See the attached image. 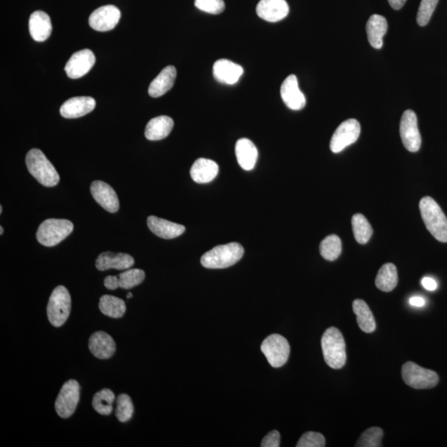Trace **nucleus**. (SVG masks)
I'll use <instances>...</instances> for the list:
<instances>
[{
	"instance_id": "f257e3e1",
	"label": "nucleus",
	"mask_w": 447,
	"mask_h": 447,
	"mask_svg": "<svg viewBox=\"0 0 447 447\" xmlns=\"http://www.w3.org/2000/svg\"><path fill=\"white\" fill-rule=\"evenodd\" d=\"M419 209L426 229L438 241L446 243L447 218L436 201L425 197L420 201Z\"/></svg>"
},
{
	"instance_id": "f03ea898",
	"label": "nucleus",
	"mask_w": 447,
	"mask_h": 447,
	"mask_svg": "<svg viewBox=\"0 0 447 447\" xmlns=\"http://www.w3.org/2000/svg\"><path fill=\"white\" fill-rule=\"evenodd\" d=\"M323 356L327 366L339 370L346 362V342L343 335L335 327L327 329L321 338Z\"/></svg>"
},
{
	"instance_id": "7ed1b4c3",
	"label": "nucleus",
	"mask_w": 447,
	"mask_h": 447,
	"mask_svg": "<svg viewBox=\"0 0 447 447\" xmlns=\"http://www.w3.org/2000/svg\"><path fill=\"white\" fill-rule=\"evenodd\" d=\"M244 248L236 242L223 244L203 255L201 263L203 267L210 269L226 268L233 266L242 259Z\"/></svg>"
},
{
	"instance_id": "20e7f679",
	"label": "nucleus",
	"mask_w": 447,
	"mask_h": 447,
	"mask_svg": "<svg viewBox=\"0 0 447 447\" xmlns=\"http://www.w3.org/2000/svg\"><path fill=\"white\" fill-rule=\"evenodd\" d=\"M26 165L28 172L41 185L52 188L60 181L56 168L40 149L33 148L28 152Z\"/></svg>"
},
{
	"instance_id": "39448f33",
	"label": "nucleus",
	"mask_w": 447,
	"mask_h": 447,
	"mask_svg": "<svg viewBox=\"0 0 447 447\" xmlns=\"http://www.w3.org/2000/svg\"><path fill=\"white\" fill-rule=\"evenodd\" d=\"M73 228L72 222L68 219H46L37 230V239L44 246H55L72 233Z\"/></svg>"
},
{
	"instance_id": "423d86ee",
	"label": "nucleus",
	"mask_w": 447,
	"mask_h": 447,
	"mask_svg": "<svg viewBox=\"0 0 447 447\" xmlns=\"http://www.w3.org/2000/svg\"><path fill=\"white\" fill-rule=\"evenodd\" d=\"M70 308L72 299L68 290L64 286H58L49 298L47 308L48 321L55 327L63 326L70 316Z\"/></svg>"
},
{
	"instance_id": "0eeeda50",
	"label": "nucleus",
	"mask_w": 447,
	"mask_h": 447,
	"mask_svg": "<svg viewBox=\"0 0 447 447\" xmlns=\"http://www.w3.org/2000/svg\"><path fill=\"white\" fill-rule=\"evenodd\" d=\"M401 377L406 384L415 389L433 388L439 382L436 372L410 361L405 363L401 368Z\"/></svg>"
},
{
	"instance_id": "6e6552de",
	"label": "nucleus",
	"mask_w": 447,
	"mask_h": 447,
	"mask_svg": "<svg viewBox=\"0 0 447 447\" xmlns=\"http://www.w3.org/2000/svg\"><path fill=\"white\" fill-rule=\"evenodd\" d=\"M261 350L273 368H279L288 362L290 346L287 339L279 334L269 335L261 345Z\"/></svg>"
},
{
	"instance_id": "1a4fd4ad",
	"label": "nucleus",
	"mask_w": 447,
	"mask_h": 447,
	"mask_svg": "<svg viewBox=\"0 0 447 447\" xmlns=\"http://www.w3.org/2000/svg\"><path fill=\"white\" fill-rule=\"evenodd\" d=\"M80 384L77 380L70 379L63 384L55 403L58 415L62 418H68L72 415L80 400Z\"/></svg>"
},
{
	"instance_id": "9d476101",
	"label": "nucleus",
	"mask_w": 447,
	"mask_h": 447,
	"mask_svg": "<svg viewBox=\"0 0 447 447\" xmlns=\"http://www.w3.org/2000/svg\"><path fill=\"white\" fill-rule=\"evenodd\" d=\"M399 131L401 142L408 151L416 152L419 150L421 138L419 130H418L415 112L411 110L404 112L401 116Z\"/></svg>"
},
{
	"instance_id": "9b49d317",
	"label": "nucleus",
	"mask_w": 447,
	"mask_h": 447,
	"mask_svg": "<svg viewBox=\"0 0 447 447\" xmlns=\"http://www.w3.org/2000/svg\"><path fill=\"white\" fill-rule=\"evenodd\" d=\"M360 135V124L357 120H346L335 131L331 138L330 148L334 153L341 152L346 147L358 140Z\"/></svg>"
},
{
	"instance_id": "f8f14e48",
	"label": "nucleus",
	"mask_w": 447,
	"mask_h": 447,
	"mask_svg": "<svg viewBox=\"0 0 447 447\" xmlns=\"http://www.w3.org/2000/svg\"><path fill=\"white\" fill-rule=\"evenodd\" d=\"M121 17L119 8L114 6H106L95 10L89 18V24L95 30L107 32L116 27Z\"/></svg>"
},
{
	"instance_id": "ddd939ff",
	"label": "nucleus",
	"mask_w": 447,
	"mask_h": 447,
	"mask_svg": "<svg viewBox=\"0 0 447 447\" xmlns=\"http://www.w3.org/2000/svg\"><path fill=\"white\" fill-rule=\"evenodd\" d=\"M95 63V57L90 49H83L74 53L65 66L69 78L78 79L88 73Z\"/></svg>"
},
{
	"instance_id": "4468645a",
	"label": "nucleus",
	"mask_w": 447,
	"mask_h": 447,
	"mask_svg": "<svg viewBox=\"0 0 447 447\" xmlns=\"http://www.w3.org/2000/svg\"><path fill=\"white\" fill-rule=\"evenodd\" d=\"M281 97L285 105L292 110H300L306 106V98L298 86L295 74H290L281 86Z\"/></svg>"
},
{
	"instance_id": "2eb2a0df",
	"label": "nucleus",
	"mask_w": 447,
	"mask_h": 447,
	"mask_svg": "<svg viewBox=\"0 0 447 447\" xmlns=\"http://www.w3.org/2000/svg\"><path fill=\"white\" fill-rule=\"evenodd\" d=\"M90 192L95 201L110 213L117 212L119 201L115 190L102 181H95L90 186Z\"/></svg>"
},
{
	"instance_id": "dca6fc26",
	"label": "nucleus",
	"mask_w": 447,
	"mask_h": 447,
	"mask_svg": "<svg viewBox=\"0 0 447 447\" xmlns=\"http://www.w3.org/2000/svg\"><path fill=\"white\" fill-rule=\"evenodd\" d=\"M256 12L260 19L276 23L288 16L289 6L286 0H260Z\"/></svg>"
},
{
	"instance_id": "f3484780",
	"label": "nucleus",
	"mask_w": 447,
	"mask_h": 447,
	"mask_svg": "<svg viewBox=\"0 0 447 447\" xmlns=\"http://www.w3.org/2000/svg\"><path fill=\"white\" fill-rule=\"evenodd\" d=\"M97 102L90 97H73L61 106L60 113L66 119H77L90 113L95 109Z\"/></svg>"
},
{
	"instance_id": "a211bd4d",
	"label": "nucleus",
	"mask_w": 447,
	"mask_h": 447,
	"mask_svg": "<svg viewBox=\"0 0 447 447\" xmlns=\"http://www.w3.org/2000/svg\"><path fill=\"white\" fill-rule=\"evenodd\" d=\"M244 73L241 66L227 59H221L215 62L213 74L215 80L223 84L235 85Z\"/></svg>"
},
{
	"instance_id": "6ab92c4d",
	"label": "nucleus",
	"mask_w": 447,
	"mask_h": 447,
	"mask_svg": "<svg viewBox=\"0 0 447 447\" xmlns=\"http://www.w3.org/2000/svg\"><path fill=\"white\" fill-rule=\"evenodd\" d=\"M89 349L95 357L107 359L114 355L116 350L115 342L109 334L97 331L89 339Z\"/></svg>"
},
{
	"instance_id": "aec40b11",
	"label": "nucleus",
	"mask_w": 447,
	"mask_h": 447,
	"mask_svg": "<svg viewBox=\"0 0 447 447\" xmlns=\"http://www.w3.org/2000/svg\"><path fill=\"white\" fill-rule=\"evenodd\" d=\"M135 264V259L130 255L112 252H105L98 256L95 261V267L99 271H106L108 269L115 268L117 270L130 269Z\"/></svg>"
},
{
	"instance_id": "412c9836",
	"label": "nucleus",
	"mask_w": 447,
	"mask_h": 447,
	"mask_svg": "<svg viewBox=\"0 0 447 447\" xmlns=\"http://www.w3.org/2000/svg\"><path fill=\"white\" fill-rule=\"evenodd\" d=\"M148 226L153 234L157 237L166 239H171L178 237L183 234L186 228L179 223H173L166 219H161L155 215L148 218Z\"/></svg>"
},
{
	"instance_id": "4be33fe9",
	"label": "nucleus",
	"mask_w": 447,
	"mask_h": 447,
	"mask_svg": "<svg viewBox=\"0 0 447 447\" xmlns=\"http://www.w3.org/2000/svg\"><path fill=\"white\" fill-rule=\"evenodd\" d=\"M52 30L51 19L43 11L32 12L29 19V32L33 40L44 41L51 35Z\"/></svg>"
},
{
	"instance_id": "5701e85b",
	"label": "nucleus",
	"mask_w": 447,
	"mask_h": 447,
	"mask_svg": "<svg viewBox=\"0 0 447 447\" xmlns=\"http://www.w3.org/2000/svg\"><path fill=\"white\" fill-rule=\"evenodd\" d=\"M235 155L240 167L244 170L251 171L255 168L258 159V150L251 140L239 139L235 145Z\"/></svg>"
},
{
	"instance_id": "b1692460",
	"label": "nucleus",
	"mask_w": 447,
	"mask_h": 447,
	"mask_svg": "<svg viewBox=\"0 0 447 447\" xmlns=\"http://www.w3.org/2000/svg\"><path fill=\"white\" fill-rule=\"evenodd\" d=\"M177 78V70L172 66H168L159 73L149 86L148 94L151 97H161L172 88Z\"/></svg>"
},
{
	"instance_id": "393cba45",
	"label": "nucleus",
	"mask_w": 447,
	"mask_h": 447,
	"mask_svg": "<svg viewBox=\"0 0 447 447\" xmlns=\"http://www.w3.org/2000/svg\"><path fill=\"white\" fill-rule=\"evenodd\" d=\"M219 166L215 161L206 159H199L190 168V177L197 183H208L218 175Z\"/></svg>"
},
{
	"instance_id": "a878e982",
	"label": "nucleus",
	"mask_w": 447,
	"mask_h": 447,
	"mask_svg": "<svg viewBox=\"0 0 447 447\" xmlns=\"http://www.w3.org/2000/svg\"><path fill=\"white\" fill-rule=\"evenodd\" d=\"M388 23L384 17L374 14L368 19L366 24V32L368 43L372 48L380 49L383 47V37L386 34Z\"/></svg>"
},
{
	"instance_id": "bb28decb",
	"label": "nucleus",
	"mask_w": 447,
	"mask_h": 447,
	"mask_svg": "<svg viewBox=\"0 0 447 447\" xmlns=\"http://www.w3.org/2000/svg\"><path fill=\"white\" fill-rule=\"evenodd\" d=\"M174 126L173 119L168 116L161 115L153 118L145 128V137L148 140L157 141L167 138Z\"/></svg>"
},
{
	"instance_id": "cd10ccee",
	"label": "nucleus",
	"mask_w": 447,
	"mask_h": 447,
	"mask_svg": "<svg viewBox=\"0 0 447 447\" xmlns=\"http://www.w3.org/2000/svg\"><path fill=\"white\" fill-rule=\"evenodd\" d=\"M353 310L356 315L359 328L364 332L372 333L376 329V322L374 315H372L366 302L361 299H356L353 301Z\"/></svg>"
},
{
	"instance_id": "c85d7f7f",
	"label": "nucleus",
	"mask_w": 447,
	"mask_h": 447,
	"mask_svg": "<svg viewBox=\"0 0 447 447\" xmlns=\"http://www.w3.org/2000/svg\"><path fill=\"white\" fill-rule=\"evenodd\" d=\"M397 271L395 264L388 263L383 265L379 269L375 279L376 287L381 291L389 292L397 287Z\"/></svg>"
},
{
	"instance_id": "c756f323",
	"label": "nucleus",
	"mask_w": 447,
	"mask_h": 447,
	"mask_svg": "<svg viewBox=\"0 0 447 447\" xmlns=\"http://www.w3.org/2000/svg\"><path fill=\"white\" fill-rule=\"evenodd\" d=\"M99 308L107 317L121 318L126 312V302L121 298L103 295L99 299Z\"/></svg>"
},
{
	"instance_id": "7c9ffc66",
	"label": "nucleus",
	"mask_w": 447,
	"mask_h": 447,
	"mask_svg": "<svg viewBox=\"0 0 447 447\" xmlns=\"http://www.w3.org/2000/svg\"><path fill=\"white\" fill-rule=\"evenodd\" d=\"M351 223L356 241L360 244L368 243L372 235V229L366 217L361 214H355L352 217Z\"/></svg>"
},
{
	"instance_id": "2f4dec72",
	"label": "nucleus",
	"mask_w": 447,
	"mask_h": 447,
	"mask_svg": "<svg viewBox=\"0 0 447 447\" xmlns=\"http://www.w3.org/2000/svg\"><path fill=\"white\" fill-rule=\"evenodd\" d=\"M115 399V393L110 389H102V390L95 393L93 397V408L95 411L101 414V415H110L113 411Z\"/></svg>"
},
{
	"instance_id": "473e14b6",
	"label": "nucleus",
	"mask_w": 447,
	"mask_h": 447,
	"mask_svg": "<svg viewBox=\"0 0 447 447\" xmlns=\"http://www.w3.org/2000/svg\"><path fill=\"white\" fill-rule=\"evenodd\" d=\"M342 251L341 240L337 235H331L322 240L320 244L321 255L326 260L337 259Z\"/></svg>"
},
{
	"instance_id": "72a5a7b5",
	"label": "nucleus",
	"mask_w": 447,
	"mask_h": 447,
	"mask_svg": "<svg viewBox=\"0 0 447 447\" xmlns=\"http://www.w3.org/2000/svg\"><path fill=\"white\" fill-rule=\"evenodd\" d=\"M384 430L380 428H370L364 430L355 446L380 447L382 446Z\"/></svg>"
},
{
	"instance_id": "f704fd0d",
	"label": "nucleus",
	"mask_w": 447,
	"mask_h": 447,
	"mask_svg": "<svg viewBox=\"0 0 447 447\" xmlns=\"http://www.w3.org/2000/svg\"><path fill=\"white\" fill-rule=\"evenodd\" d=\"M119 277V288L130 289L142 284L145 279V272L141 269H128L120 273Z\"/></svg>"
},
{
	"instance_id": "c9c22d12",
	"label": "nucleus",
	"mask_w": 447,
	"mask_h": 447,
	"mask_svg": "<svg viewBox=\"0 0 447 447\" xmlns=\"http://www.w3.org/2000/svg\"><path fill=\"white\" fill-rule=\"evenodd\" d=\"M117 408L115 410V416L121 422H127L131 419L134 414V404L130 397L123 393L117 397Z\"/></svg>"
},
{
	"instance_id": "e433bc0d",
	"label": "nucleus",
	"mask_w": 447,
	"mask_h": 447,
	"mask_svg": "<svg viewBox=\"0 0 447 447\" xmlns=\"http://www.w3.org/2000/svg\"><path fill=\"white\" fill-rule=\"evenodd\" d=\"M439 0H421L417 15V22L420 26H426L432 18Z\"/></svg>"
},
{
	"instance_id": "4c0bfd02",
	"label": "nucleus",
	"mask_w": 447,
	"mask_h": 447,
	"mask_svg": "<svg viewBox=\"0 0 447 447\" xmlns=\"http://www.w3.org/2000/svg\"><path fill=\"white\" fill-rule=\"evenodd\" d=\"M195 6L211 14H221L226 8L223 0H195Z\"/></svg>"
},
{
	"instance_id": "58836bf2",
	"label": "nucleus",
	"mask_w": 447,
	"mask_h": 447,
	"mask_svg": "<svg viewBox=\"0 0 447 447\" xmlns=\"http://www.w3.org/2000/svg\"><path fill=\"white\" fill-rule=\"evenodd\" d=\"M325 446L324 436L315 432H308L302 435L297 444V447H324Z\"/></svg>"
},
{
	"instance_id": "ea45409f",
	"label": "nucleus",
	"mask_w": 447,
	"mask_h": 447,
	"mask_svg": "<svg viewBox=\"0 0 447 447\" xmlns=\"http://www.w3.org/2000/svg\"><path fill=\"white\" fill-rule=\"evenodd\" d=\"M281 436L277 430H272L268 433L263 439L261 446L262 447H279L280 446Z\"/></svg>"
},
{
	"instance_id": "a19ab883",
	"label": "nucleus",
	"mask_w": 447,
	"mask_h": 447,
	"mask_svg": "<svg viewBox=\"0 0 447 447\" xmlns=\"http://www.w3.org/2000/svg\"><path fill=\"white\" fill-rule=\"evenodd\" d=\"M103 284H105L106 288L110 290H115L119 288V277L116 276H108L103 280Z\"/></svg>"
},
{
	"instance_id": "79ce46f5",
	"label": "nucleus",
	"mask_w": 447,
	"mask_h": 447,
	"mask_svg": "<svg viewBox=\"0 0 447 447\" xmlns=\"http://www.w3.org/2000/svg\"><path fill=\"white\" fill-rule=\"evenodd\" d=\"M421 285L428 291H435L437 288V281L432 279V277H426L421 280Z\"/></svg>"
},
{
	"instance_id": "37998d69",
	"label": "nucleus",
	"mask_w": 447,
	"mask_h": 447,
	"mask_svg": "<svg viewBox=\"0 0 447 447\" xmlns=\"http://www.w3.org/2000/svg\"><path fill=\"white\" fill-rule=\"evenodd\" d=\"M410 305L417 306V308H421L426 304V301L424 297H413L409 300Z\"/></svg>"
},
{
	"instance_id": "c03bdc74",
	"label": "nucleus",
	"mask_w": 447,
	"mask_h": 447,
	"mask_svg": "<svg viewBox=\"0 0 447 447\" xmlns=\"http://www.w3.org/2000/svg\"><path fill=\"white\" fill-rule=\"evenodd\" d=\"M388 1L393 10H399L403 8L407 0H388Z\"/></svg>"
},
{
	"instance_id": "a18cd8bd",
	"label": "nucleus",
	"mask_w": 447,
	"mask_h": 447,
	"mask_svg": "<svg viewBox=\"0 0 447 447\" xmlns=\"http://www.w3.org/2000/svg\"><path fill=\"white\" fill-rule=\"evenodd\" d=\"M132 297V294L131 292H128L127 294V298H128V299H130V298H131Z\"/></svg>"
},
{
	"instance_id": "49530a36",
	"label": "nucleus",
	"mask_w": 447,
	"mask_h": 447,
	"mask_svg": "<svg viewBox=\"0 0 447 447\" xmlns=\"http://www.w3.org/2000/svg\"><path fill=\"white\" fill-rule=\"evenodd\" d=\"M3 227L1 226L0 227V234L3 235Z\"/></svg>"
},
{
	"instance_id": "de8ad7c7",
	"label": "nucleus",
	"mask_w": 447,
	"mask_h": 447,
	"mask_svg": "<svg viewBox=\"0 0 447 447\" xmlns=\"http://www.w3.org/2000/svg\"><path fill=\"white\" fill-rule=\"evenodd\" d=\"M2 212H3V207L1 206H0V213H2Z\"/></svg>"
}]
</instances>
